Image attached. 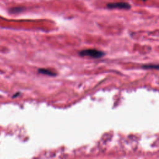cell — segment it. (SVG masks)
<instances>
[{"label":"cell","mask_w":159,"mask_h":159,"mask_svg":"<svg viewBox=\"0 0 159 159\" xmlns=\"http://www.w3.org/2000/svg\"><path fill=\"white\" fill-rule=\"evenodd\" d=\"M142 68L144 69H159V65L158 64H148L144 65L142 66Z\"/></svg>","instance_id":"277c9868"},{"label":"cell","mask_w":159,"mask_h":159,"mask_svg":"<svg viewBox=\"0 0 159 159\" xmlns=\"http://www.w3.org/2000/svg\"><path fill=\"white\" fill-rule=\"evenodd\" d=\"M38 72L41 74H43L45 75L50 76H55L57 75V73L55 72H53L50 70L45 69V68H39L38 70Z\"/></svg>","instance_id":"3957f363"},{"label":"cell","mask_w":159,"mask_h":159,"mask_svg":"<svg viewBox=\"0 0 159 159\" xmlns=\"http://www.w3.org/2000/svg\"><path fill=\"white\" fill-rule=\"evenodd\" d=\"M79 55L82 57H89L94 58H99L103 57L105 55L102 51L96 50V49H85L80 51Z\"/></svg>","instance_id":"6da1fadb"},{"label":"cell","mask_w":159,"mask_h":159,"mask_svg":"<svg viewBox=\"0 0 159 159\" xmlns=\"http://www.w3.org/2000/svg\"><path fill=\"white\" fill-rule=\"evenodd\" d=\"M24 9V7H16L11 8L9 11H10V12H11V13L16 14V13H19V12H22Z\"/></svg>","instance_id":"5b68a950"},{"label":"cell","mask_w":159,"mask_h":159,"mask_svg":"<svg viewBox=\"0 0 159 159\" xmlns=\"http://www.w3.org/2000/svg\"><path fill=\"white\" fill-rule=\"evenodd\" d=\"M106 7L107 9H118L129 10L131 8V5L125 2H116L108 3L106 5Z\"/></svg>","instance_id":"7a4b0ae2"},{"label":"cell","mask_w":159,"mask_h":159,"mask_svg":"<svg viewBox=\"0 0 159 159\" xmlns=\"http://www.w3.org/2000/svg\"><path fill=\"white\" fill-rule=\"evenodd\" d=\"M142 1H147V0H142Z\"/></svg>","instance_id":"8992f818"}]
</instances>
